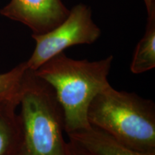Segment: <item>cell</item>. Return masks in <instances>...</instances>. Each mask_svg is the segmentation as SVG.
I'll list each match as a JSON object with an SVG mask.
<instances>
[{
  "label": "cell",
  "mask_w": 155,
  "mask_h": 155,
  "mask_svg": "<svg viewBox=\"0 0 155 155\" xmlns=\"http://www.w3.org/2000/svg\"><path fill=\"white\" fill-rule=\"evenodd\" d=\"M19 101L0 103V155H18L21 127L17 108Z\"/></svg>",
  "instance_id": "obj_7"
},
{
  "label": "cell",
  "mask_w": 155,
  "mask_h": 155,
  "mask_svg": "<svg viewBox=\"0 0 155 155\" xmlns=\"http://www.w3.org/2000/svg\"><path fill=\"white\" fill-rule=\"evenodd\" d=\"M70 10L61 0H11L1 14L17 21L32 31V35L49 32L67 18Z\"/></svg>",
  "instance_id": "obj_5"
},
{
  "label": "cell",
  "mask_w": 155,
  "mask_h": 155,
  "mask_svg": "<svg viewBox=\"0 0 155 155\" xmlns=\"http://www.w3.org/2000/svg\"><path fill=\"white\" fill-rule=\"evenodd\" d=\"M101 33V29L93 21L90 7L79 4L53 30L42 35H32L36 45L30 59L25 62L26 66L30 71H36L67 48L76 45L94 43Z\"/></svg>",
  "instance_id": "obj_4"
},
{
  "label": "cell",
  "mask_w": 155,
  "mask_h": 155,
  "mask_svg": "<svg viewBox=\"0 0 155 155\" xmlns=\"http://www.w3.org/2000/svg\"><path fill=\"white\" fill-rule=\"evenodd\" d=\"M155 67V8L148 14L146 31L136 48L130 70L134 74L147 72Z\"/></svg>",
  "instance_id": "obj_8"
},
{
  "label": "cell",
  "mask_w": 155,
  "mask_h": 155,
  "mask_svg": "<svg viewBox=\"0 0 155 155\" xmlns=\"http://www.w3.org/2000/svg\"><path fill=\"white\" fill-rule=\"evenodd\" d=\"M18 155H67L64 114L52 87L29 71L19 98Z\"/></svg>",
  "instance_id": "obj_3"
},
{
  "label": "cell",
  "mask_w": 155,
  "mask_h": 155,
  "mask_svg": "<svg viewBox=\"0 0 155 155\" xmlns=\"http://www.w3.org/2000/svg\"><path fill=\"white\" fill-rule=\"evenodd\" d=\"M88 121L134 150L155 153V105L108 85L91 103Z\"/></svg>",
  "instance_id": "obj_2"
},
{
  "label": "cell",
  "mask_w": 155,
  "mask_h": 155,
  "mask_svg": "<svg viewBox=\"0 0 155 155\" xmlns=\"http://www.w3.org/2000/svg\"><path fill=\"white\" fill-rule=\"evenodd\" d=\"M144 1L147 9V14H149L153 9L155 8L154 0H144Z\"/></svg>",
  "instance_id": "obj_11"
},
{
  "label": "cell",
  "mask_w": 155,
  "mask_h": 155,
  "mask_svg": "<svg viewBox=\"0 0 155 155\" xmlns=\"http://www.w3.org/2000/svg\"><path fill=\"white\" fill-rule=\"evenodd\" d=\"M66 153L67 155H98L72 139L66 142Z\"/></svg>",
  "instance_id": "obj_10"
},
{
  "label": "cell",
  "mask_w": 155,
  "mask_h": 155,
  "mask_svg": "<svg viewBox=\"0 0 155 155\" xmlns=\"http://www.w3.org/2000/svg\"><path fill=\"white\" fill-rule=\"evenodd\" d=\"M29 71L24 62L8 72L0 74V103L19 101Z\"/></svg>",
  "instance_id": "obj_9"
},
{
  "label": "cell",
  "mask_w": 155,
  "mask_h": 155,
  "mask_svg": "<svg viewBox=\"0 0 155 155\" xmlns=\"http://www.w3.org/2000/svg\"><path fill=\"white\" fill-rule=\"evenodd\" d=\"M68 136L69 139L76 141L98 155H155V153L134 150L111 135L94 127Z\"/></svg>",
  "instance_id": "obj_6"
},
{
  "label": "cell",
  "mask_w": 155,
  "mask_h": 155,
  "mask_svg": "<svg viewBox=\"0 0 155 155\" xmlns=\"http://www.w3.org/2000/svg\"><path fill=\"white\" fill-rule=\"evenodd\" d=\"M113 55L97 61L75 60L61 53L33 71L50 85L64 114L67 135L91 127L87 113L94 98L110 84Z\"/></svg>",
  "instance_id": "obj_1"
}]
</instances>
